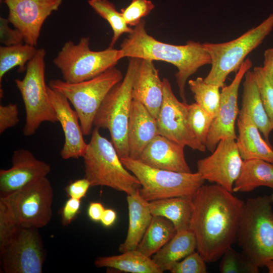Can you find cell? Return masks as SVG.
I'll use <instances>...</instances> for the list:
<instances>
[{"instance_id":"cell-25","label":"cell","mask_w":273,"mask_h":273,"mask_svg":"<svg viewBox=\"0 0 273 273\" xmlns=\"http://www.w3.org/2000/svg\"><path fill=\"white\" fill-rule=\"evenodd\" d=\"M153 216L169 220L176 232L190 230L194 205L193 197H176L148 202Z\"/></svg>"},{"instance_id":"cell-17","label":"cell","mask_w":273,"mask_h":273,"mask_svg":"<svg viewBox=\"0 0 273 273\" xmlns=\"http://www.w3.org/2000/svg\"><path fill=\"white\" fill-rule=\"evenodd\" d=\"M12 167L0 170V196L5 197L27 185L47 177L51 170L47 163L37 159L27 149L15 150L12 159Z\"/></svg>"},{"instance_id":"cell-1","label":"cell","mask_w":273,"mask_h":273,"mask_svg":"<svg viewBox=\"0 0 273 273\" xmlns=\"http://www.w3.org/2000/svg\"><path fill=\"white\" fill-rule=\"evenodd\" d=\"M190 230L196 249L206 262H213L237 240L245 202L217 184L203 185L193 197Z\"/></svg>"},{"instance_id":"cell-33","label":"cell","mask_w":273,"mask_h":273,"mask_svg":"<svg viewBox=\"0 0 273 273\" xmlns=\"http://www.w3.org/2000/svg\"><path fill=\"white\" fill-rule=\"evenodd\" d=\"M219 265L221 273H258L259 267L242 252H238L232 246L221 256Z\"/></svg>"},{"instance_id":"cell-40","label":"cell","mask_w":273,"mask_h":273,"mask_svg":"<svg viewBox=\"0 0 273 273\" xmlns=\"http://www.w3.org/2000/svg\"><path fill=\"white\" fill-rule=\"evenodd\" d=\"M20 121L19 111L16 104L0 105V133L16 125Z\"/></svg>"},{"instance_id":"cell-3","label":"cell","mask_w":273,"mask_h":273,"mask_svg":"<svg viewBox=\"0 0 273 273\" xmlns=\"http://www.w3.org/2000/svg\"><path fill=\"white\" fill-rule=\"evenodd\" d=\"M99 129L93 128L82 157L84 177L91 187H108L127 195L137 192L141 187L139 180L124 167L112 142Z\"/></svg>"},{"instance_id":"cell-45","label":"cell","mask_w":273,"mask_h":273,"mask_svg":"<svg viewBox=\"0 0 273 273\" xmlns=\"http://www.w3.org/2000/svg\"><path fill=\"white\" fill-rule=\"evenodd\" d=\"M116 218L117 214L114 210L105 209L100 221L104 226L110 227L114 223Z\"/></svg>"},{"instance_id":"cell-35","label":"cell","mask_w":273,"mask_h":273,"mask_svg":"<svg viewBox=\"0 0 273 273\" xmlns=\"http://www.w3.org/2000/svg\"><path fill=\"white\" fill-rule=\"evenodd\" d=\"M252 73L273 129V83L267 76L262 67H255Z\"/></svg>"},{"instance_id":"cell-26","label":"cell","mask_w":273,"mask_h":273,"mask_svg":"<svg viewBox=\"0 0 273 273\" xmlns=\"http://www.w3.org/2000/svg\"><path fill=\"white\" fill-rule=\"evenodd\" d=\"M196 247V238L190 230L177 231L151 258L163 272L194 252Z\"/></svg>"},{"instance_id":"cell-38","label":"cell","mask_w":273,"mask_h":273,"mask_svg":"<svg viewBox=\"0 0 273 273\" xmlns=\"http://www.w3.org/2000/svg\"><path fill=\"white\" fill-rule=\"evenodd\" d=\"M206 262L197 251H194L175 263L169 269L172 273H206Z\"/></svg>"},{"instance_id":"cell-19","label":"cell","mask_w":273,"mask_h":273,"mask_svg":"<svg viewBox=\"0 0 273 273\" xmlns=\"http://www.w3.org/2000/svg\"><path fill=\"white\" fill-rule=\"evenodd\" d=\"M184 148L158 134L147 146L138 160L153 168L190 173L192 171L185 158Z\"/></svg>"},{"instance_id":"cell-44","label":"cell","mask_w":273,"mask_h":273,"mask_svg":"<svg viewBox=\"0 0 273 273\" xmlns=\"http://www.w3.org/2000/svg\"><path fill=\"white\" fill-rule=\"evenodd\" d=\"M262 67L269 79L273 83V48L265 51Z\"/></svg>"},{"instance_id":"cell-18","label":"cell","mask_w":273,"mask_h":273,"mask_svg":"<svg viewBox=\"0 0 273 273\" xmlns=\"http://www.w3.org/2000/svg\"><path fill=\"white\" fill-rule=\"evenodd\" d=\"M52 105L62 126L65 142L60 152L65 160L82 157L87 146L76 111L71 107L68 99L59 92L48 87Z\"/></svg>"},{"instance_id":"cell-28","label":"cell","mask_w":273,"mask_h":273,"mask_svg":"<svg viewBox=\"0 0 273 273\" xmlns=\"http://www.w3.org/2000/svg\"><path fill=\"white\" fill-rule=\"evenodd\" d=\"M97 267H109L131 273H162L151 257L136 249L122 252L118 255L97 258L94 262Z\"/></svg>"},{"instance_id":"cell-31","label":"cell","mask_w":273,"mask_h":273,"mask_svg":"<svg viewBox=\"0 0 273 273\" xmlns=\"http://www.w3.org/2000/svg\"><path fill=\"white\" fill-rule=\"evenodd\" d=\"M188 84L194 95L195 102L215 118L218 115L219 109L220 87L205 82L204 78L201 77L189 80Z\"/></svg>"},{"instance_id":"cell-16","label":"cell","mask_w":273,"mask_h":273,"mask_svg":"<svg viewBox=\"0 0 273 273\" xmlns=\"http://www.w3.org/2000/svg\"><path fill=\"white\" fill-rule=\"evenodd\" d=\"M252 66L251 60L246 59L231 83L222 87L218 113L214 119L205 145L206 149L211 152L215 150L221 140L237 139L235 125L239 111V89L246 73Z\"/></svg>"},{"instance_id":"cell-29","label":"cell","mask_w":273,"mask_h":273,"mask_svg":"<svg viewBox=\"0 0 273 273\" xmlns=\"http://www.w3.org/2000/svg\"><path fill=\"white\" fill-rule=\"evenodd\" d=\"M176 233V230L171 221L162 216H153L136 249L151 257Z\"/></svg>"},{"instance_id":"cell-32","label":"cell","mask_w":273,"mask_h":273,"mask_svg":"<svg viewBox=\"0 0 273 273\" xmlns=\"http://www.w3.org/2000/svg\"><path fill=\"white\" fill-rule=\"evenodd\" d=\"M89 5L110 24L113 32L109 48H113L119 38L124 33L129 34L133 28L125 22L121 12L108 0H88Z\"/></svg>"},{"instance_id":"cell-41","label":"cell","mask_w":273,"mask_h":273,"mask_svg":"<svg viewBox=\"0 0 273 273\" xmlns=\"http://www.w3.org/2000/svg\"><path fill=\"white\" fill-rule=\"evenodd\" d=\"M80 200L69 198L61 210L62 223L64 226L70 224L78 213L80 208Z\"/></svg>"},{"instance_id":"cell-36","label":"cell","mask_w":273,"mask_h":273,"mask_svg":"<svg viewBox=\"0 0 273 273\" xmlns=\"http://www.w3.org/2000/svg\"><path fill=\"white\" fill-rule=\"evenodd\" d=\"M19 226L7 204L0 198V251L14 236Z\"/></svg>"},{"instance_id":"cell-23","label":"cell","mask_w":273,"mask_h":273,"mask_svg":"<svg viewBox=\"0 0 273 273\" xmlns=\"http://www.w3.org/2000/svg\"><path fill=\"white\" fill-rule=\"evenodd\" d=\"M139 191L126 197L129 224L125 240L119 247L121 253L136 249L153 216L148 202L142 198Z\"/></svg>"},{"instance_id":"cell-24","label":"cell","mask_w":273,"mask_h":273,"mask_svg":"<svg viewBox=\"0 0 273 273\" xmlns=\"http://www.w3.org/2000/svg\"><path fill=\"white\" fill-rule=\"evenodd\" d=\"M243 86L240 112L246 114L251 119L262 133L266 141L269 143V134L273 129L263 106L252 71L250 70L247 71L244 76Z\"/></svg>"},{"instance_id":"cell-8","label":"cell","mask_w":273,"mask_h":273,"mask_svg":"<svg viewBox=\"0 0 273 273\" xmlns=\"http://www.w3.org/2000/svg\"><path fill=\"white\" fill-rule=\"evenodd\" d=\"M273 28V13L257 26L230 41L203 43L211 59L205 82L222 88L228 76L238 70L246 56L263 41Z\"/></svg>"},{"instance_id":"cell-10","label":"cell","mask_w":273,"mask_h":273,"mask_svg":"<svg viewBox=\"0 0 273 273\" xmlns=\"http://www.w3.org/2000/svg\"><path fill=\"white\" fill-rule=\"evenodd\" d=\"M123 58L120 49L109 48L95 51L89 48V38L83 37L78 43L66 42L53 59L63 80L79 82L91 79L115 66Z\"/></svg>"},{"instance_id":"cell-2","label":"cell","mask_w":273,"mask_h":273,"mask_svg":"<svg viewBox=\"0 0 273 273\" xmlns=\"http://www.w3.org/2000/svg\"><path fill=\"white\" fill-rule=\"evenodd\" d=\"M145 24L143 19L122 41L123 58L162 61L173 65L177 69L175 77L179 96L182 102L187 103V81L200 68L211 64L210 55L200 42L190 40L184 45H174L159 41L147 32Z\"/></svg>"},{"instance_id":"cell-39","label":"cell","mask_w":273,"mask_h":273,"mask_svg":"<svg viewBox=\"0 0 273 273\" xmlns=\"http://www.w3.org/2000/svg\"><path fill=\"white\" fill-rule=\"evenodd\" d=\"M8 18L0 17V42L5 46H10L24 42L21 32L16 28L9 26Z\"/></svg>"},{"instance_id":"cell-37","label":"cell","mask_w":273,"mask_h":273,"mask_svg":"<svg viewBox=\"0 0 273 273\" xmlns=\"http://www.w3.org/2000/svg\"><path fill=\"white\" fill-rule=\"evenodd\" d=\"M154 7L155 5L150 0H132L127 7L121 9V13L126 23L129 26L134 27L148 15Z\"/></svg>"},{"instance_id":"cell-46","label":"cell","mask_w":273,"mask_h":273,"mask_svg":"<svg viewBox=\"0 0 273 273\" xmlns=\"http://www.w3.org/2000/svg\"><path fill=\"white\" fill-rule=\"evenodd\" d=\"M265 266L267 267L268 272L273 273V260L268 261Z\"/></svg>"},{"instance_id":"cell-34","label":"cell","mask_w":273,"mask_h":273,"mask_svg":"<svg viewBox=\"0 0 273 273\" xmlns=\"http://www.w3.org/2000/svg\"><path fill=\"white\" fill-rule=\"evenodd\" d=\"M188 119L196 137L205 145L214 118L195 102L188 105Z\"/></svg>"},{"instance_id":"cell-20","label":"cell","mask_w":273,"mask_h":273,"mask_svg":"<svg viewBox=\"0 0 273 273\" xmlns=\"http://www.w3.org/2000/svg\"><path fill=\"white\" fill-rule=\"evenodd\" d=\"M132 97L156 118L163 99V83L153 61L141 59L133 81Z\"/></svg>"},{"instance_id":"cell-9","label":"cell","mask_w":273,"mask_h":273,"mask_svg":"<svg viewBox=\"0 0 273 273\" xmlns=\"http://www.w3.org/2000/svg\"><path fill=\"white\" fill-rule=\"evenodd\" d=\"M45 56L43 49H37L26 66L24 78L15 80L25 106L23 133L26 136L34 134L43 122H58L45 82Z\"/></svg>"},{"instance_id":"cell-5","label":"cell","mask_w":273,"mask_h":273,"mask_svg":"<svg viewBox=\"0 0 273 273\" xmlns=\"http://www.w3.org/2000/svg\"><path fill=\"white\" fill-rule=\"evenodd\" d=\"M141 59L130 58L123 79L108 93L94 121V127L106 129L120 158L129 157L128 125L133 101L132 89Z\"/></svg>"},{"instance_id":"cell-7","label":"cell","mask_w":273,"mask_h":273,"mask_svg":"<svg viewBox=\"0 0 273 273\" xmlns=\"http://www.w3.org/2000/svg\"><path fill=\"white\" fill-rule=\"evenodd\" d=\"M139 180V194L147 202L176 197H193L205 179L198 172L184 173L150 167L130 157L120 158Z\"/></svg>"},{"instance_id":"cell-21","label":"cell","mask_w":273,"mask_h":273,"mask_svg":"<svg viewBox=\"0 0 273 273\" xmlns=\"http://www.w3.org/2000/svg\"><path fill=\"white\" fill-rule=\"evenodd\" d=\"M158 134L156 118L144 105L133 100L128 125L129 157L138 160L147 146Z\"/></svg>"},{"instance_id":"cell-22","label":"cell","mask_w":273,"mask_h":273,"mask_svg":"<svg viewBox=\"0 0 273 273\" xmlns=\"http://www.w3.org/2000/svg\"><path fill=\"white\" fill-rule=\"evenodd\" d=\"M237 126L239 134L236 142L243 160L259 159L273 164V147L262 139L251 119L240 112Z\"/></svg>"},{"instance_id":"cell-42","label":"cell","mask_w":273,"mask_h":273,"mask_svg":"<svg viewBox=\"0 0 273 273\" xmlns=\"http://www.w3.org/2000/svg\"><path fill=\"white\" fill-rule=\"evenodd\" d=\"M90 187V182L84 177L72 181L66 187L65 190L69 198L81 200L85 197Z\"/></svg>"},{"instance_id":"cell-27","label":"cell","mask_w":273,"mask_h":273,"mask_svg":"<svg viewBox=\"0 0 273 273\" xmlns=\"http://www.w3.org/2000/svg\"><path fill=\"white\" fill-rule=\"evenodd\" d=\"M261 186L273 190V164L259 159L244 160L233 192H248ZM270 196L273 201V193Z\"/></svg>"},{"instance_id":"cell-43","label":"cell","mask_w":273,"mask_h":273,"mask_svg":"<svg viewBox=\"0 0 273 273\" xmlns=\"http://www.w3.org/2000/svg\"><path fill=\"white\" fill-rule=\"evenodd\" d=\"M103 205L100 202H90L87 208V215L89 218L95 222L100 221L105 210Z\"/></svg>"},{"instance_id":"cell-15","label":"cell","mask_w":273,"mask_h":273,"mask_svg":"<svg viewBox=\"0 0 273 273\" xmlns=\"http://www.w3.org/2000/svg\"><path fill=\"white\" fill-rule=\"evenodd\" d=\"M9 10L8 19L22 34L24 42L35 47L46 19L57 11L62 0H3Z\"/></svg>"},{"instance_id":"cell-4","label":"cell","mask_w":273,"mask_h":273,"mask_svg":"<svg viewBox=\"0 0 273 273\" xmlns=\"http://www.w3.org/2000/svg\"><path fill=\"white\" fill-rule=\"evenodd\" d=\"M272 203L266 195L248 199L238 230L242 252L259 268L273 260Z\"/></svg>"},{"instance_id":"cell-13","label":"cell","mask_w":273,"mask_h":273,"mask_svg":"<svg viewBox=\"0 0 273 273\" xmlns=\"http://www.w3.org/2000/svg\"><path fill=\"white\" fill-rule=\"evenodd\" d=\"M163 99L156 118L159 134L184 147L204 152L205 146L196 137L189 122L188 105L175 97L168 79L164 78Z\"/></svg>"},{"instance_id":"cell-11","label":"cell","mask_w":273,"mask_h":273,"mask_svg":"<svg viewBox=\"0 0 273 273\" xmlns=\"http://www.w3.org/2000/svg\"><path fill=\"white\" fill-rule=\"evenodd\" d=\"M0 198L7 204L20 226L38 229L51 220L53 191L47 177Z\"/></svg>"},{"instance_id":"cell-12","label":"cell","mask_w":273,"mask_h":273,"mask_svg":"<svg viewBox=\"0 0 273 273\" xmlns=\"http://www.w3.org/2000/svg\"><path fill=\"white\" fill-rule=\"evenodd\" d=\"M0 255L6 273H42L46 250L38 229L19 226Z\"/></svg>"},{"instance_id":"cell-6","label":"cell","mask_w":273,"mask_h":273,"mask_svg":"<svg viewBox=\"0 0 273 273\" xmlns=\"http://www.w3.org/2000/svg\"><path fill=\"white\" fill-rule=\"evenodd\" d=\"M123 78L121 71L111 67L99 75L79 82L51 80L49 86L65 96L76 111L84 135L92 133L95 116L110 90Z\"/></svg>"},{"instance_id":"cell-30","label":"cell","mask_w":273,"mask_h":273,"mask_svg":"<svg viewBox=\"0 0 273 273\" xmlns=\"http://www.w3.org/2000/svg\"><path fill=\"white\" fill-rule=\"evenodd\" d=\"M35 47L27 43H20L0 47V82L5 75L13 68L18 67V71L26 70L28 63L35 55Z\"/></svg>"},{"instance_id":"cell-14","label":"cell","mask_w":273,"mask_h":273,"mask_svg":"<svg viewBox=\"0 0 273 273\" xmlns=\"http://www.w3.org/2000/svg\"><path fill=\"white\" fill-rule=\"evenodd\" d=\"M236 140H221L211 154L197 162V172L205 180L233 192L243 164Z\"/></svg>"}]
</instances>
